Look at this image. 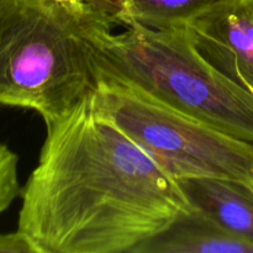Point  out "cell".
<instances>
[{
    "label": "cell",
    "instance_id": "cell-8",
    "mask_svg": "<svg viewBox=\"0 0 253 253\" xmlns=\"http://www.w3.org/2000/svg\"><path fill=\"white\" fill-rule=\"evenodd\" d=\"M232 0H114L120 26L140 24L156 30L185 29L205 12Z\"/></svg>",
    "mask_w": 253,
    "mask_h": 253
},
{
    "label": "cell",
    "instance_id": "cell-6",
    "mask_svg": "<svg viewBox=\"0 0 253 253\" xmlns=\"http://www.w3.org/2000/svg\"><path fill=\"white\" fill-rule=\"evenodd\" d=\"M194 211L245 242L253 245V187L219 177L177 179Z\"/></svg>",
    "mask_w": 253,
    "mask_h": 253
},
{
    "label": "cell",
    "instance_id": "cell-11",
    "mask_svg": "<svg viewBox=\"0 0 253 253\" xmlns=\"http://www.w3.org/2000/svg\"><path fill=\"white\" fill-rule=\"evenodd\" d=\"M64 1H79V0H64Z\"/></svg>",
    "mask_w": 253,
    "mask_h": 253
},
{
    "label": "cell",
    "instance_id": "cell-3",
    "mask_svg": "<svg viewBox=\"0 0 253 253\" xmlns=\"http://www.w3.org/2000/svg\"><path fill=\"white\" fill-rule=\"evenodd\" d=\"M103 32L96 78L128 86L172 110L253 143V93L199 53L187 29L127 24Z\"/></svg>",
    "mask_w": 253,
    "mask_h": 253
},
{
    "label": "cell",
    "instance_id": "cell-9",
    "mask_svg": "<svg viewBox=\"0 0 253 253\" xmlns=\"http://www.w3.org/2000/svg\"><path fill=\"white\" fill-rule=\"evenodd\" d=\"M21 194L19 182V158L0 142V215L6 211Z\"/></svg>",
    "mask_w": 253,
    "mask_h": 253
},
{
    "label": "cell",
    "instance_id": "cell-7",
    "mask_svg": "<svg viewBox=\"0 0 253 253\" xmlns=\"http://www.w3.org/2000/svg\"><path fill=\"white\" fill-rule=\"evenodd\" d=\"M133 253H253V245L227 234L193 210L136 247Z\"/></svg>",
    "mask_w": 253,
    "mask_h": 253
},
{
    "label": "cell",
    "instance_id": "cell-12",
    "mask_svg": "<svg viewBox=\"0 0 253 253\" xmlns=\"http://www.w3.org/2000/svg\"><path fill=\"white\" fill-rule=\"evenodd\" d=\"M250 4H251V6H252V10H253V0H250Z\"/></svg>",
    "mask_w": 253,
    "mask_h": 253
},
{
    "label": "cell",
    "instance_id": "cell-2",
    "mask_svg": "<svg viewBox=\"0 0 253 253\" xmlns=\"http://www.w3.org/2000/svg\"><path fill=\"white\" fill-rule=\"evenodd\" d=\"M93 0H0V105L54 123L95 90L94 51L119 25Z\"/></svg>",
    "mask_w": 253,
    "mask_h": 253
},
{
    "label": "cell",
    "instance_id": "cell-1",
    "mask_svg": "<svg viewBox=\"0 0 253 253\" xmlns=\"http://www.w3.org/2000/svg\"><path fill=\"white\" fill-rule=\"evenodd\" d=\"M90 96L46 125L17 230L36 253H133L193 211L173 178L100 118Z\"/></svg>",
    "mask_w": 253,
    "mask_h": 253
},
{
    "label": "cell",
    "instance_id": "cell-10",
    "mask_svg": "<svg viewBox=\"0 0 253 253\" xmlns=\"http://www.w3.org/2000/svg\"><path fill=\"white\" fill-rule=\"evenodd\" d=\"M0 253H36V250L17 230L12 234H0Z\"/></svg>",
    "mask_w": 253,
    "mask_h": 253
},
{
    "label": "cell",
    "instance_id": "cell-4",
    "mask_svg": "<svg viewBox=\"0 0 253 253\" xmlns=\"http://www.w3.org/2000/svg\"><path fill=\"white\" fill-rule=\"evenodd\" d=\"M110 121L173 178L219 177L253 187V143L172 110L114 82L98 79L90 96Z\"/></svg>",
    "mask_w": 253,
    "mask_h": 253
},
{
    "label": "cell",
    "instance_id": "cell-5",
    "mask_svg": "<svg viewBox=\"0 0 253 253\" xmlns=\"http://www.w3.org/2000/svg\"><path fill=\"white\" fill-rule=\"evenodd\" d=\"M199 53L253 93V10L250 0H232L185 27Z\"/></svg>",
    "mask_w": 253,
    "mask_h": 253
}]
</instances>
